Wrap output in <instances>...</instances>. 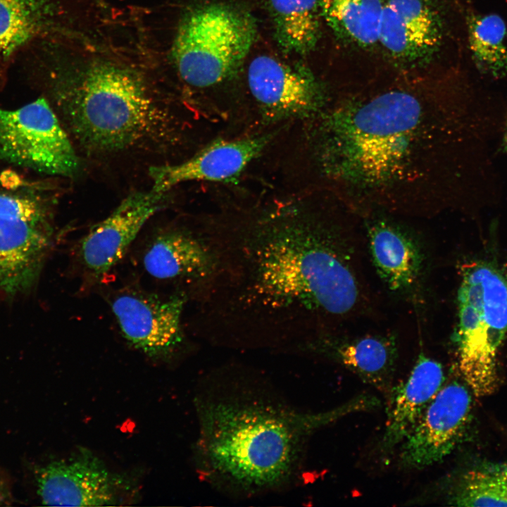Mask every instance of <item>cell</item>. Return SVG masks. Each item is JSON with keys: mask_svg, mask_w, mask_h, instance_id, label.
Wrapping results in <instances>:
<instances>
[{"mask_svg": "<svg viewBox=\"0 0 507 507\" xmlns=\"http://www.w3.org/2000/svg\"><path fill=\"white\" fill-rule=\"evenodd\" d=\"M204 238L213 266L198 284L211 339L303 345L369 304L358 243L332 219L285 204Z\"/></svg>", "mask_w": 507, "mask_h": 507, "instance_id": "obj_1", "label": "cell"}, {"mask_svg": "<svg viewBox=\"0 0 507 507\" xmlns=\"http://www.w3.org/2000/svg\"><path fill=\"white\" fill-rule=\"evenodd\" d=\"M437 111L405 89L346 102L321 123L320 168L345 188L389 203L434 175L441 130Z\"/></svg>", "mask_w": 507, "mask_h": 507, "instance_id": "obj_2", "label": "cell"}, {"mask_svg": "<svg viewBox=\"0 0 507 507\" xmlns=\"http://www.w3.org/2000/svg\"><path fill=\"white\" fill-rule=\"evenodd\" d=\"M199 455L204 475L239 492L275 489L290 481L306 439L315 430L365 409L356 396L330 410L294 411L248 392L199 403Z\"/></svg>", "mask_w": 507, "mask_h": 507, "instance_id": "obj_3", "label": "cell"}, {"mask_svg": "<svg viewBox=\"0 0 507 507\" xmlns=\"http://www.w3.org/2000/svg\"><path fill=\"white\" fill-rule=\"evenodd\" d=\"M24 73L33 84L48 87L68 127L89 149L119 151L170 135L168 109L129 68L94 62L73 78L36 54Z\"/></svg>", "mask_w": 507, "mask_h": 507, "instance_id": "obj_4", "label": "cell"}, {"mask_svg": "<svg viewBox=\"0 0 507 507\" xmlns=\"http://www.w3.org/2000/svg\"><path fill=\"white\" fill-rule=\"evenodd\" d=\"M457 293L454 341L462 379L476 396L492 394L496 358L507 334V277L494 263L465 264Z\"/></svg>", "mask_w": 507, "mask_h": 507, "instance_id": "obj_5", "label": "cell"}, {"mask_svg": "<svg viewBox=\"0 0 507 507\" xmlns=\"http://www.w3.org/2000/svg\"><path fill=\"white\" fill-rule=\"evenodd\" d=\"M256 36L254 18L234 6L211 4L193 9L175 32L172 56L181 78L199 88L232 77Z\"/></svg>", "mask_w": 507, "mask_h": 507, "instance_id": "obj_6", "label": "cell"}, {"mask_svg": "<svg viewBox=\"0 0 507 507\" xmlns=\"http://www.w3.org/2000/svg\"><path fill=\"white\" fill-rule=\"evenodd\" d=\"M0 160L47 175L72 176L79 160L44 96L16 109L0 107Z\"/></svg>", "mask_w": 507, "mask_h": 507, "instance_id": "obj_7", "label": "cell"}, {"mask_svg": "<svg viewBox=\"0 0 507 507\" xmlns=\"http://www.w3.org/2000/svg\"><path fill=\"white\" fill-rule=\"evenodd\" d=\"M471 403L466 384L458 380L444 384L401 442V463L421 469L443 461L464 436Z\"/></svg>", "mask_w": 507, "mask_h": 507, "instance_id": "obj_8", "label": "cell"}, {"mask_svg": "<svg viewBox=\"0 0 507 507\" xmlns=\"http://www.w3.org/2000/svg\"><path fill=\"white\" fill-rule=\"evenodd\" d=\"M187 302L183 294L162 298L128 291L111 303L123 337L134 348L153 358H167L182 345V317Z\"/></svg>", "mask_w": 507, "mask_h": 507, "instance_id": "obj_9", "label": "cell"}, {"mask_svg": "<svg viewBox=\"0 0 507 507\" xmlns=\"http://www.w3.org/2000/svg\"><path fill=\"white\" fill-rule=\"evenodd\" d=\"M247 79L253 96L270 120L309 117L325 102L321 85L309 70L270 56L254 58Z\"/></svg>", "mask_w": 507, "mask_h": 507, "instance_id": "obj_10", "label": "cell"}, {"mask_svg": "<svg viewBox=\"0 0 507 507\" xmlns=\"http://www.w3.org/2000/svg\"><path fill=\"white\" fill-rule=\"evenodd\" d=\"M165 203V193L151 189L130 194L80 240L79 259L94 277L106 274L125 256L144 225Z\"/></svg>", "mask_w": 507, "mask_h": 507, "instance_id": "obj_11", "label": "cell"}, {"mask_svg": "<svg viewBox=\"0 0 507 507\" xmlns=\"http://www.w3.org/2000/svg\"><path fill=\"white\" fill-rule=\"evenodd\" d=\"M37 481L46 506H101L119 501L120 480L87 451L49 463L39 470Z\"/></svg>", "mask_w": 507, "mask_h": 507, "instance_id": "obj_12", "label": "cell"}, {"mask_svg": "<svg viewBox=\"0 0 507 507\" xmlns=\"http://www.w3.org/2000/svg\"><path fill=\"white\" fill-rule=\"evenodd\" d=\"M271 134L235 140L215 141L190 158L175 165L153 166L151 189L166 193L189 181H229L237 177L265 149Z\"/></svg>", "mask_w": 507, "mask_h": 507, "instance_id": "obj_13", "label": "cell"}, {"mask_svg": "<svg viewBox=\"0 0 507 507\" xmlns=\"http://www.w3.org/2000/svg\"><path fill=\"white\" fill-rule=\"evenodd\" d=\"M443 25L428 0H384L379 44L394 58L414 62L441 44Z\"/></svg>", "mask_w": 507, "mask_h": 507, "instance_id": "obj_14", "label": "cell"}, {"mask_svg": "<svg viewBox=\"0 0 507 507\" xmlns=\"http://www.w3.org/2000/svg\"><path fill=\"white\" fill-rule=\"evenodd\" d=\"M64 14L61 0H0V90L27 47L62 32Z\"/></svg>", "mask_w": 507, "mask_h": 507, "instance_id": "obj_15", "label": "cell"}, {"mask_svg": "<svg viewBox=\"0 0 507 507\" xmlns=\"http://www.w3.org/2000/svg\"><path fill=\"white\" fill-rule=\"evenodd\" d=\"M303 348L342 365L380 391L389 393L392 387L398 351L390 336L344 337L333 334L316 338Z\"/></svg>", "mask_w": 507, "mask_h": 507, "instance_id": "obj_16", "label": "cell"}, {"mask_svg": "<svg viewBox=\"0 0 507 507\" xmlns=\"http://www.w3.org/2000/svg\"><path fill=\"white\" fill-rule=\"evenodd\" d=\"M442 364L421 351L408 378L389 392L381 447L389 451L401 444L444 385Z\"/></svg>", "mask_w": 507, "mask_h": 507, "instance_id": "obj_17", "label": "cell"}, {"mask_svg": "<svg viewBox=\"0 0 507 507\" xmlns=\"http://www.w3.org/2000/svg\"><path fill=\"white\" fill-rule=\"evenodd\" d=\"M367 241L373 263L389 290L406 292L417 283L424 257L420 246L408 233L380 219L368 224Z\"/></svg>", "mask_w": 507, "mask_h": 507, "instance_id": "obj_18", "label": "cell"}, {"mask_svg": "<svg viewBox=\"0 0 507 507\" xmlns=\"http://www.w3.org/2000/svg\"><path fill=\"white\" fill-rule=\"evenodd\" d=\"M47 227L0 217V289L14 293L37 276L50 244Z\"/></svg>", "mask_w": 507, "mask_h": 507, "instance_id": "obj_19", "label": "cell"}, {"mask_svg": "<svg viewBox=\"0 0 507 507\" xmlns=\"http://www.w3.org/2000/svg\"><path fill=\"white\" fill-rule=\"evenodd\" d=\"M142 261L145 270L154 277L194 282L206 277L213 266L212 255L203 237L180 230L156 234L147 246Z\"/></svg>", "mask_w": 507, "mask_h": 507, "instance_id": "obj_20", "label": "cell"}, {"mask_svg": "<svg viewBox=\"0 0 507 507\" xmlns=\"http://www.w3.org/2000/svg\"><path fill=\"white\" fill-rule=\"evenodd\" d=\"M384 0H318L320 16L339 38L361 47L379 43Z\"/></svg>", "mask_w": 507, "mask_h": 507, "instance_id": "obj_21", "label": "cell"}, {"mask_svg": "<svg viewBox=\"0 0 507 507\" xmlns=\"http://www.w3.org/2000/svg\"><path fill=\"white\" fill-rule=\"evenodd\" d=\"M276 41L291 54L313 50L320 37L318 0H269Z\"/></svg>", "mask_w": 507, "mask_h": 507, "instance_id": "obj_22", "label": "cell"}, {"mask_svg": "<svg viewBox=\"0 0 507 507\" xmlns=\"http://www.w3.org/2000/svg\"><path fill=\"white\" fill-rule=\"evenodd\" d=\"M468 44L480 73L493 78L507 77V25L495 13H471L467 16Z\"/></svg>", "mask_w": 507, "mask_h": 507, "instance_id": "obj_23", "label": "cell"}, {"mask_svg": "<svg viewBox=\"0 0 507 507\" xmlns=\"http://www.w3.org/2000/svg\"><path fill=\"white\" fill-rule=\"evenodd\" d=\"M458 506H507V463H484L462 473L447 494Z\"/></svg>", "mask_w": 507, "mask_h": 507, "instance_id": "obj_24", "label": "cell"}, {"mask_svg": "<svg viewBox=\"0 0 507 507\" xmlns=\"http://www.w3.org/2000/svg\"><path fill=\"white\" fill-rule=\"evenodd\" d=\"M47 208L37 197L0 194V217L47 227Z\"/></svg>", "mask_w": 507, "mask_h": 507, "instance_id": "obj_25", "label": "cell"}, {"mask_svg": "<svg viewBox=\"0 0 507 507\" xmlns=\"http://www.w3.org/2000/svg\"><path fill=\"white\" fill-rule=\"evenodd\" d=\"M503 146L506 151H507V120L505 125L503 137Z\"/></svg>", "mask_w": 507, "mask_h": 507, "instance_id": "obj_26", "label": "cell"}]
</instances>
